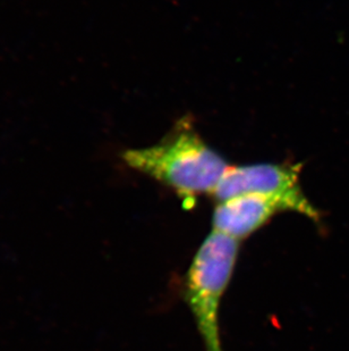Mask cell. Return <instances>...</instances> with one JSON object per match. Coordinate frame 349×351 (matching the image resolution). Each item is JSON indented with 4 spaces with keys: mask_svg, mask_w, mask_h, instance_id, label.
Here are the masks:
<instances>
[{
    "mask_svg": "<svg viewBox=\"0 0 349 351\" xmlns=\"http://www.w3.org/2000/svg\"><path fill=\"white\" fill-rule=\"evenodd\" d=\"M300 166L269 162L229 167L212 195L219 202L247 193L281 195L296 202L303 215L319 222V210L300 188Z\"/></svg>",
    "mask_w": 349,
    "mask_h": 351,
    "instance_id": "3",
    "label": "cell"
},
{
    "mask_svg": "<svg viewBox=\"0 0 349 351\" xmlns=\"http://www.w3.org/2000/svg\"><path fill=\"white\" fill-rule=\"evenodd\" d=\"M240 242L212 231L195 255L185 282V295L207 351H222L219 333L221 297L231 281Z\"/></svg>",
    "mask_w": 349,
    "mask_h": 351,
    "instance_id": "2",
    "label": "cell"
},
{
    "mask_svg": "<svg viewBox=\"0 0 349 351\" xmlns=\"http://www.w3.org/2000/svg\"><path fill=\"white\" fill-rule=\"evenodd\" d=\"M303 214L296 202L277 195L247 193L219 202L212 216L214 231L242 239L263 226L279 212Z\"/></svg>",
    "mask_w": 349,
    "mask_h": 351,
    "instance_id": "4",
    "label": "cell"
},
{
    "mask_svg": "<svg viewBox=\"0 0 349 351\" xmlns=\"http://www.w3.org/2000/svg\"><path fill=\"white\" fill-rule=\"evenodd\" d=\"M122 158L129 167L164 183L184 198L212 195L231 167L186 123L158 145L127 150Z\"/></svg>",
    "mask_w": 349,
    "mask_h": 351,
    "instance_id": "1",
    "label": "cell"
}]
</instances>
